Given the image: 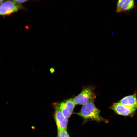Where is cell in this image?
<instances>
[{
	"label": "cell",
	"instance_id": "obj_1",
	"mask_svg": "<svg viewBox=\"0 0 137 137\" xmlns=\"http://www.w3.org/2000/svg\"><path fill=\"white\" fill-rule=\"evenodd\" d=\"M94 102V101H91L83 105L80 111L74 113L86 121L92 120L107 123L108 121L100 116V111L95 106Z\"/></svg>",
	"mask_w": 137,
	"mask_h": 137
},
{
	"label": "cell",
	"instance_id": "obj_2",
	"mask_svg": "<svg viewBox=\"0 0 137 137\" xmlns=\"http://www.w3.org/2000/svg\"><path fill=\"white\" fill-rule=\"evenodd\" d=\"M95 87L93 86L84 87L82 91L73 98L76 105H83L89 102L94 101L96 95L94 92Z\"/></svg>",
	"mask_w": 137,
	"mask_h": 137
},
{
	"label": "cell",
	"instance_id": "obj_3",
	"mask_svg": "<svg viewBox=\"0 0 137 137\" xmlns=\"http://www.w3.org/2000/svg\"><path fill=\"white\" fill-rule=\"evenodd\" d=\"M25 9L21 3L12 0L4 2L0 6V15H7L20 10Z\"/></svg>",
	"mask_w": 137,
	"mask_h": 137
},
{
	"label": "cell",
	"instance_id": "obj_4",
	"mask_svg": "<svg viewBox=\"0 0 137 137\" xmlns=\"http://www.w3.org/2000/svg\"><path fill=\"white\" fill-rule=\"evenodd\" d=\"M110 108L117 114L126 117H133L136 110L123 105L118 102L113 103Z\"/></svg>",
	"mask_w": 137,
	"mask_h": 137
},
{
	"label": "cell",
	"instance_id": "obj_5",
	"mask_svg": "<svg viewBox=\"0 0 137 137\" xmlns=\"http://www.w3.org/2000/svg\"><path fill=\"white\" fill-rule=\"evenodd\" d=\"M73 98L69 99L58 105V106L64 116L68 119L71 115L75 106Z\"/></svg>",
	"mask_w": 137,
	"mask_h": 137
},
{
	"label": "cell",
	"instance_id": "obj_6",
	"mask_svg": "<svg viewBox=\"0 0 137 137\" xmlns=\"http://www.w3.org/2000/svg\"><path fill=\"white\" fill-rule=\"evenodd\" d=\"M55 118L58 130H66L68 119L63 115L58 106L55 107Z\"/></svg>",
	"mask_w": 137,
	"mask_h": 137
},
{
	"label": "cell",
	"instance_id": "obj_7",
	"mask_svg": "<svg viewBox=\"0 0 137 137\" xmlns=\"http://www.w3.org/2000/svg\"><path fill=\"white\" fill-rule=\"evenodd\" d=\"M137 94H134L125 96L118 101L123 105L131 108L137 109Z\"/></svg>",
	"mask_w": 137,
	"mask_h": 137
},
{
	"label": "cell",
	"instance_id": "obj_8",
	"mask_svg": "<svg viewBox=\"0 0 137 137\" xmlns=\"http://www.w3.org/2000/svg\"><path fill=\"white\" fill-rule=\"evenodd\" d=\"M135 3L134 0H126L121 7L119 13L130 11L135 8Z\"/></svg>",
	"mask_w": 137,
	"mask_h": 137
},
{
	"label": "cell",
	"instance_id": "obj_9",
	"mask_svg": "<svg viewBox=\"0 0 137 137\" xmlns=\"http://www.w3.org/2000/svg\"><path fill=\"white\" fill-rule=\"evenodd\" d=\"M58 137H70L66 130H58Z\"/></svg>",
	"mask_w": 137,
	"mask_h": 137
},
{
	"label": "cell",
	"instance_id": "obj_10",
	"mask_svg": "<svg viewBox=\"0 0 137 137\" xmlns=\"http://www.w3.org/2000/svg\"><path fill=\"white\" fill-rule=\"evenodd\" d=\"M126 0H118L116 4V12L119 13L120 9Z\"/></svg>",
	"mask_w": 137,
	"mask_h": 137
},
{
	"label": "cell",
	"instance_id": "obj_11",
	"mask_svg": "<svg viewBox=\"0 0 137 137\" xmlns=\"http://www.w3.org/2000/svg\"><path fill=\"white\" fill-rule=\"evenodd\" d=\"M12 0L14 1H15L16 2L18 3L21 4L22 3H24L26 2H27V1H30V0H35V1H39V0Z\"/></svg>",
	"mask_w": 137,
	"mask_h": 137
},
{
	"label": "cell",
	"instance_id": "obj_12",
	"mask_svg": "<svg viewBox=\"0 0 137 137\" xmlns=\"http://www.w3.org/2000/svg\"><path fill=\"white\" fill-rule=\"evenodd\" d=\"M5 0H0V6L3 3V2Z\"/></svg>",
	"mask_w": 137,
	"mask_h": 137
}]
</instances>
